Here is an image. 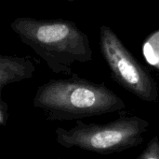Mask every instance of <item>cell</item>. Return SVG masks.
I'll return each instance as SVG.
<instances>
[{
	"label": "cell",
	"instance_id": "1",
	"mask_svg": "<svg viewBox=\"0 0 159 159\" xmlns=\"http://www.w3.org/2000/svg\"><path fill=\"white\" fill-rule=\"evenodd\" d=\"M48 121H78L126 108L125 102L104 83L77 74L67 79H52L41 84L33 99Z\"/></svg>",
	"mask_w": 159,
	"mask_h": 159
},
{
	"label": "cell",
	"instance_id": "2",
	"mask_svg": "<svg viewBox=\"0 0 159 159\" xmlns=\"http://www.w3.org/2000/svg\"><path fill=\"white\" fill-rule=\"evenodd\" d=\"M10 27L55 74L73 75L72 66L75 63L92 60L88 35L72 21L19 17L10 23Z\"/></svg>",
	"mask_w": 159,
	"mask_h": 159
},
{
	"label": "cell",
	"instance_id": "3",
	"mask_svg": "<svg viewBox=\"0 0 159 159\" xmlns=\"http://www.w3.org/2000/svg\"><path fill=\"white\" fill-rule=\"evenodd\" d=\"M150 123L137 115H121L106 124H86L81 120L70 129L57 127L56 142L64 148H79L100 155L120 153L140 145Z\"/></svg>",
	"mask_w": 159,
	"mask_h": 159
},
{
	"label": "cell",
	"instance_id": "4",
	"mask_svg": "<svg viewBox=\"0 0 159 159\" xmlns=\"http://www.w3.org/2000/svg\"><path fill=\"white\" fill-rule=\"evenodd\" d=\"M100 49L117 84L141 100L158 101L159 88L155 78L107 25L100 28Z\"/></svg>",
	"mask_w": 159,
	"mask_h": 159
},
{
	"label": "cell",
	"instance_id": "5",
	"mask_svg": "<svg viewBox=\"0 0 159 159\" xmlns=\"http://www.w3.org/2000/svg\"><path fill=\"white\" fill-rule=\"evenodd\" d=\"M34 72V63L29 56L2 54L0 56V92L2 93L8 84L33 78Z\"/></svg>",
	"mask_w": 159,
	"mask_h": 159
},
{
	"label": "cell",
	"instance_id": "6",
	"mask_svg": "<svg viewBox=\"0 0 159 159\" xmlns=\"http://www.w3.org/2000/svg\"><path fill=\"white\" fill-rule=\"evenodd\" d=\"M143 52L147 61L159 70V31L147 38L143 46Z\"/></svg>",
	"mask_w": 159,
	"mask_h": 159
},
{
	"label": "cell",
	"instance_id": "7",
	"mask_svg": "<svg viewBox=\"0 0 159 159\" xmlns=\"http://www.w3.org/2000/svg\"><path fill=\"white\" fill-rule=\"evenodd\" d=\"M137 159H159V137L154 136Z\"/></svg>",
	"mask_w": 159,
	"mask_h": 159
},
{
	"label": "cell",
	"instance_id": "8",
	"mask_svg": "<svg viewBox=\"0 0 159 159\" xmlns=\"http://www.w3.org/2000/svg\"><path fill=\"white\" fill-rule=\"evenodd\" d=\"M8 121V105L1 97L0 99V126L5 127Z\"/></svg>",
	"mask_w": 159,
	"mask_h": 159
},
{
	"label": "cell",
	"instance_id": "9",
	"mask_svg": "<svg viewBox=\"0 0 159 159\" xmlns=\"http://www.w3.org/2000/svg\"><path fill=\"white\" fill-rule=\"evenodd\" d=\"M65 1H67V2H75L76 0H65Z\"/></svg>",
	"mask_w": 159,
	"mask_h": 159
},
{
	"label": "cell",
	"instance_id": "10",
	"mask_svg": "<svg viewBox=\"0 0 159 159\" xmlns=\"http://www.w3.org/2000/svg\"><path fill=\"white\" fill-rule=\"evenodd\" d=\"M56 159H64V158H61V157H59V158H56Z\"/></svg>",
	"mask_w": 159,
	"mask_h": 159
}]
</instances>
